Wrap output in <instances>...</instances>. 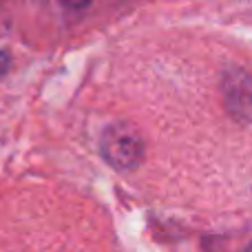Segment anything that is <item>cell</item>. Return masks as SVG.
<instances>
[{
	"mask_svg": "<svg viewBox=\"0 0 252 252\" xmlns=\"http://www.w3.org/2000/svg\"><path fill=\"white\" fill-rule=\"evenodd\" d=\"M100 146L106 161L122 170L135 168L144 155V144L139 139V135L126 124L109 126L102 135Z\"/></svg>",
	"mask_w": 252,
	"mask_h": 252,
	"instance_id": "1",
	"label": "cell"
},
{
	"mask_svg": "<svg viewBox=\"0 0 252 252\" xmlns=\"http://www.w3.org/2000/svg\"><path fill=\"white\" fill-rule=\"evenodd\" d=\"M244 252H252V244H250V246H248V248H246Z\"/></svg>",
	"mask_w": 252,
	"mask_h": 252,
	"instance_id": "2",
	"label": "cell"
}]
</instances>
